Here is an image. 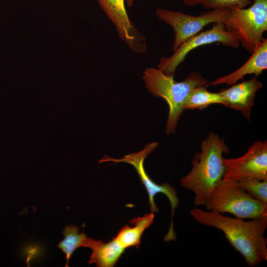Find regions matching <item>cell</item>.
<instances>
[{
    "label": "cell",
    "instance_id": "cell-5",
    "mask_svg": "<svg viewBox=\"0 0 267 267\" xmlns=\"http://www.w3.org/2000/svg\"><path fill=\"white\" fill-rule=\"evenodd\" d=\"M223 23L242 47L252 53L265 39L263 35L267 31V0H253L248 8L229 9Z\"/></svg>",
    "mask_w": 267,
    "mask_h": 267
},
{
    "label": "cell",
    "instance_id": "cell-16",
    "mask_svg": "<svg viewBox=\"0 0 267 267\" xmlns=\"http://www.w3.org/2000/svg\"><path fill=\"white\" fill-rule=\"evenodd\" d=\"M79 228L77 225H66L64 228L62 234L64 239L61 241L57 247L66 256L65 267H68L70 258L75 251L80 247H85L87 239V234L79 233Z\"/></svg>",
    "mask_w": 267,
    "mask_h": 267
},
{
    "label": "cell",
    "instance_id": "cell-15",
    "mask_svg": "<svg viewBox=\"0 0 267 267\" xmlns=\"http://www.w3.org/2000/svg\"><path fill=\"white\" fill-rule=\"evenodd\" d=\"M214 104L224 105V101L219 92L208 90L206 86H199L192 89L184 104V110H202Z\"/></svg>",
    "mask_w": 267,
    "mask_h": 267
},
{
    "label": "cell",
    "instance_id": "cell-10",
    "mask_svg": "<svg viewBox=\"0 0 267 267\" xmlns=\"http://www.w3.org/2000/svg\"><path fill=\"white\" fill-rule=\"evenodd\" d=\"M97 0L115 26L120 39L134 52H144L147 49L145 38L130 20L125 7V0Z\"/></svg>",
    "mask_w": 267,
    "mask_h": 267
},
{
    "label": "cell",
    "instance_id": "cell-3",
    "mask_svg": "<svg viewBox=\"0 0 267 267\" xmlns=\"http://www.w3.org/2000/svg\"><path fill=\"white\" fill-rule=\"evenodd\" d=\"M142 78L149 92L162 98L168 105L167 134L175 133L178 122L184 111V102L191 90L197 87H206L209 83L198 72H192L183 81L177 82L174 75H167L158 68L153 67L144 70Z\"/></svg>",
    "mask_w": 267,
    "mask_h": 267
},
{
    "label": "cell",
    "instance_id": "cell-8",
    "mask_svg": "<svg viewBox=\"0 0 267 267\" xmlns=\"http://www.w3.org/2000/svg\"><path fill=\"white\" fill-rule=\"evenodd\" d=\"M158 144L159 143L157 141L151 142L147 144L142 150L136 152L127 154L121 158H113L107 155H105L99 161V163L106 162L126 163L132 165L136 171L142 184L144 186L147 190L150 210L153 213L158 211V208L154 201L155 196L159 193L165 194L169 200L171 206V222L168 231L171 233L174 231L172 218L175 214V209L179 203V199L177 196L176 190L168 183H163L161 185L155 183L146 173L144 167V160L158 147Z\"/></svg>",
    "mask_w": 267,
    "mask_h": 267
},
{
    "label": "cell",
    "instance_id": "cell-2",
    "mask_svg": "<svg viewBox=\"0 0 267 267\" xmlns=\"http://www.w3.org/2000/svg\"><path fill=\"white\" fill-rule=\"evenodd\" d=\"M200 149L192 160L191 170L180 179L181 186L194 194L197 206H204L222 181L225 171L223 155L229 152L224 139L213 132L202 141Z\"/></svg>",
    "mask_w": 267,
    "mask_h": 267
},
{
    "label": "cell",
    "instance_id": "cell-18",
    "mask_svg": "<svg viewBox=\"0 0 267 267\" xmlns=\"http://www.w3.org/2000/svg\"><path fill=\"white\" fill-rule=\"evenodd\" d=\"M251 0H202V6L206 9L243 8L251 5Z\"/></svg>",
    "mask_w": 267,
    "mask_h": 267
},
{
    "label": "cell",
    "instance_id": "cell-12",
    "mask_svg": "<svg viewBox=\"0 0 267 267\" xmlns=\"http://www.w3.org/2000/svg\"><path fill=\"white\" fill-rule=\"evenodd\" d=\"M251 54L249 59L238 69L217 78L209 83L206 87L222 84L230 86L235 84L247 75L254 74L256 77L261 74L267 69V39L265 38Z\"/></svg>",
    "mask_w": 267,
    "mask_h": 267
},
{
    "label": "cell",
    "instance_id": "cell-13",
    "mask_svg": "<svg viewBox=\"0 0 267 267\" xmlns=\"http://www.w3.org/2000/svg\"><path fill=\"white\" fill-rule=\"evenodd\" d=\"M85 247L92 250L88 264H95L98 267H114L126 249L115 237L106 243L88 237Z\"/></svg>",
    "mask_w": 267,
    "mask_h": 267
},
{
    "label": "cell",
    "instance_id": "cell-6",
    "mask_svg": "<svg viewBox=\"0 0 267 267\" xmlns=\"http://www.w3.org/2000/svg\"><path fill=\"white\" fill-rule=\"evenodd\" d=\"M229 9H210L198 16L188 15L181 11L158 8L156 17L170 25L174 32L172 50L175 51L185 41L200 33L207 25L218 22H223Z\"/></svg>",
    "mask_w": 267,
    "mask_h": 267
},
{
    "label": "cell",
    "instance_id": "cell-9",
    "mask_svg": "<svg viewBox=\"0 0 267 267\" xmlns=\"http://www.w3.org/2000/svg\"><path fill=\"white\" fill-rule=\"evenodd\" d=\"M223 181H237L247 178L267 180V141H256L243 156L223 159Z\"/></svg>",
    "mask_w": 267,
    "mask_h": 267
},
{
    "label": "cell",
    "instance_id": "cell-7",
    "mask_svg": "<svg viewBox=\"0 0 267 267\" xmlns=\"http://www.w3.org/2000/svg\"><path fill=\"white\" fill-rule=\"evenodd\" d=\"M214 43L234 48L240 45L236 37L225 29L223 22H216L212 28L200 32L187 40L170 56L161 57L158 68L167 75L174 76L177 67L184 61L189 52L199 46Z\"/></svg>",
    "mask_w": 267,
    "mask_h": 267
},
{
    "label": "cell",
    "instance_id": "cell-14",
    "mask_svg": "<svg viewBox=\"0 0 267 267\" xmlns=\"http://www.w3.org/2000/svg\"><path fill=\"white\" fill-rule=\"evenodd\" d=\"M154 217V214L151 212L142 217L134 218L130 222L133 226L125 225L115 238L125 249L131 247L138 248L143 232L152 224Z\"/></svg>",
    "mask_w": 267,
    "mask_h": 267
},
{
    "label": "cell",
    "instance_id": "cell-4",
    "mask_svg": "<svg viewBox=\"0 0 267 267\" xmlns=\"http://www.w3.org/2000/svg\"><path fill=\"white\" fill-rule=\"evenodd\" d=\"M204 206L208 211L227 213L241 219L267 216V203L245 192L237 181L222 180L215 187Z\"/></svg>",
    "mask_w": 267,
    "mask_h": 267
},
{
    "label": "cell",
    "instance_id": "cell-11",
    "mask_svg": "<svg viewBox=\"0 0 267 267\" xmlns=\"http://www.w3.org/2000/svg\"><path fill=\"white\" fill-rule=\"evenodd\" d=\"M262 86V83L255 77L222 89L219 93L224 100V106L240 111L250 121L256 93Z\"/></svg>",
    "mask_w": 267,
    "mask_h": 267
},
{
    "label": "cell",
    "instance_id": "cell-17",
    "mask_svg": "<svg viewBox=\"0 0 267 267\" xmlns=\"http://www.w3.org/2000/svg\"><path fill=\"white\" fill-rule=\"evenodd\" d=\"M237 182L251 196L267 203V180L247 178L240 179Z\"/></svg>",
    "mask_w": 267,
    "mask_h": 267
},
{
    "label": "cell",
    "instance_id": "cell-1",
    "mask_svg": "<svg viewBox=\"0 0 267 267\" xmlns=\"http://www.w3.org/2000/svg\"><path fill=\"white\" fill-rule=\"evenodd\" d=\"M190 215L198 223L222 231L249 267H256L267 260V239L264 235L267 216L245 221L198 208H193Z\"/></svg>",
    "mask_w": 267,
    "mask_h": 267
},
{
    "label": "cell",
    "instance_id": "cell-19",
    "mask_svg": "<svg viewBox=\"0 0 267 267\" xmlns=\"http://www.w3.org/2000/svg\"><path fill=\"white\" fill-rule=\"evenodd\" d=\"M129 7H131L134 0H125ZM184 4L188 6H193L197 4H201L202 0H181Z\"/></svg>",
    "mask_w": 267,
    "mask_h": 267
}]
</instances>
